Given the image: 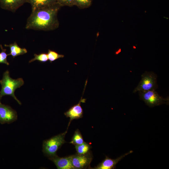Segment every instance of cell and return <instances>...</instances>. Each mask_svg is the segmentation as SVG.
<instances>
[{
    "mask_svg": "<svg viewBox=\"0 0 169 169\" xmlns=\"http://www.w3.org/2000/svg\"><path fill=\"white\" fill-rule=\"evenodd\" d=\"M75 148L77 154H85L89 152L90 149V146L87 143L84 142L80 145H75Z\"/></svg>",
    "mask_w": 169,
    "mask_h": 169,
    "instance_id": "9a60e30c",
    "label": "cell"
},
{
    "mask_svg": "<svg viewBox=\"0 0 169 169\" xmlns=\"http://www.w3.org/2000/svg\"><path fill=\"white\" fill-rule=\"evenodd\" d=\"M61 7L56 3L32 11L27 19L25 28L45 31L57 28L59 24L57 14Z\"/></svg>",
    "mask_w": 169,
    "mask_h": 169,
    "instance_id": "6da1fadb",
    "label": "cell"
},
{
    "mask_svg": "<svg viewBox=\"0 0 169 169\" xmlns=\"http://www.w3.org/2000/svg\"><path fill=\"white\" fill-rule=\"evenodd\" d=\"M2 96L1 95V94H0V104H1V98H2Z\"/></svg>",
    "mask_w": 169,
    "mask_h": 169,
    "instance_id": "7402d4cb",
    "label": "cell"
},
{
    "mask_svg": "<svg viewBox=\"0 0 169 169\" xmlns=\"http://www.w3.org/2000/svg\"><path fill=\"white\" fill-rule=\"evenodd\" d=\"M89 153L71 156L72 164L74 169L85 168L90 166L92 157Z\"/></svg>",
    "mask_w": 169,
    "mask_h": 169,
    "instance_id": "52a82bcc",
    "label": "cell"
},
{
    "mask_svg": "<svg viewBox=\"0 0 169 169\" xmlns=\"http://www.w3.org/2000/svg\"><path fill=\"white\" fill-rule=\"evenodd\" d=\"M133 151H130L126 153L115 159L110 158L106 156L104 160L100 163L97 166L93 168L95 169H112L115 168L116 165L122 159L128 155L132 153Z\"/></svg>",
    "mask_w": 169,
    "mask_h": 169,
    "instance_id": "ba28073f",
    "label": "cell"
},
{
    "mask_svg": "<svg viewBox=\"0 0 169 169\" xmlns=\"http://www.w3.org/2000/svg\"><path fill=\"white\" fill-rule=\"evenodd\" d=\"M84 99H82V97L79 102L71 107L67 111L64 113V114L67 117L70 118V121L68 126L70 122L74 119L81 118L83 116V110L80 105V103Z\"/></svg>",
    "mask_w": 169,
    "mask_h": 169,
    "instance_id": "8fae6325",
    "label": "cell"
},
{
    "mask_svg": "<svg viewBox=\"0 0 169 169\" xmlns=\"http://www.w3.org/2000/svg\"><path fill=\"white\" fill-rule=\"evenodd\" d=\"M4 46L9 48L10 52L8 55H11L13 58L18 55L24 54L27 52L26 49L20 47L16 42L8 45L5 44Z\"/></svg>",
    "mask_w": 169,
    "mask_h": 169,
    "instance_id": "4fadbf2b",
    "label": "cell"
},
{
    "mask_svg": "<svg viewBox=\"0 0 169 169\" xmlns=\"http://www.w3.org/2000/svg\"><path fill=\"white\" fill-rule=\"evenodd\" d=\"M0 47L2 50L0 53V63L8 65H9V63L7 60V57L8 56V54L6 52V49H3L1 44L0 45Z\"/></svg>",
    "mask_w": 169,
    "mask_h": 169,
    "instance_id": "d6986e66",
    "label": "cell"
},
{
    "mask_svg": "<svg viewBox=\"0 0 169 169\" xmlns=\"http://www.w3.org/2000/svg\"><path fill=\"white\" fill-rule=\"evenodd\" d=\"M17 118L16 111L10 106L0 104V123H9L16 120Z\"/></svg>",
    "mask_w": 169,
    "mask_h": 169,
    "instance_id": "8992f818",
    "label": "cell"
},
{
    "mask_svg": "<svg viewBox=\"0 0 169 169\" xmlns=\"http://www.w3.org/2000/svg\"><path fill=\"white\" fill-rule=\"evenodd\" d=\"M34 56V57L29 61V63L32 62L35 60L44 63L48 60L47 54L45 53H42L38 54H35Z\"/></svg>",
    "mask_w": 169,
    "mask_h": 169,
    "instance_id": "e0dca14e",
    "label": "cell"
},
{
    "mask_svg": "<svg viewBox=\"0 0 169 169\" xmlns=\"http://www.w3.org/2000/svg\"><path fill=\"white\" fill-rule=\"evenodd\" d=\"M0 83L1 85L0 93L2 96H11L21 105V103L15 96L14 92L16 90L23 85L24 81L23 79L22 78L13 79L10 76L9 71L7 70L3 73V78L0 80Z\"/></svg>",
    "mask_w": 169,
    "mask_h": 169,
    "instance_id": "7a4b0ae2",
    "label": "cell"
},
{
    "mask_svg": "<svg viewBox=\"0 0 169 169\" xmlns=\"http://www.w3.org/2000/svg\"><path fill=\"white\" fill-rule=\"evenodd\" d=\"M121 51V49H120L118 51H117V52H116V54H119L120 52Z\"/></svg>",
    "mask_w": 169,
    "mask_h": 169,
    "instance_id": "44dd1931",
    "label": "cell"
},
{
    "mask_svg": "<svg viewBox=\"0 0 169 169\" xmlns=\"http://www.w3.org/2000/svg\"><path fill=\"white\" fill-rule=\"evenodd\" d=\"M140 99L149 107H152L161 104H169V98H164L160 96L156 90L139 91Z\"/></svg>",
    "mask_w": 169,
    "mask_h": 169,
    "instance_id": "5b68a950",
    "label": "cell"
},
{
    "mask_svg": "<svg viewBox=\"0 0 169 169\" xmlns=\"http://www.w3.org/2000/svg\"><path fill=\"white\" fill-rule=\"evenodd\" d=\"M28 2L31 5L32 11L57 3L56 0H28Z\"/></svg>",
    "mask_w": 169,
    "mask_h": 169,
    "instance_id": "7c38bea8",
    "label": "cell"
},
{
    "mask_svg": "<svg viewBox=\"0 0 169 169\" xmlns=\"http://www.w3.org/2000/svg\"><path fill=\"white\" fill-rule=\"evenodd\" d=\"M58 169H74L72 161L71 156L64 157H60L57 156L49 158Z\"/></svg>",
    "mask_w": 169,
    "mask_h": 169,
    "instance_id": "30bf717a",
    "label": "cell"
},
{
    "mask_svg": "<svg viewBox=\"0 0 169 169\" xmlns=\"http://www.w3.org/2000/svg\"><path fill=\"white\" fill-rule=\"evenodd\" d=\"M48 60L52 63L56 60L60 58H63L64 55L59 54L55 51L49 49L47 53Z\"/></svg>",
    "mask_w": 169,
    "mask_h": 169,
    "instance_id": "ac0fdd59",
    "label": "cell"
},
{
    "mask_svg": "<svg viewBox=\"0 0 169 169\" xmlns=\"http://www.w3.org/2000/svg\"><path fill=\"white\" fill-rule=\"evenodd\" d=\"M92 0H74V5L81 9L87 8L90 6Z\"/></svg>",
    "mask_w": 169,
    "mask_h": 169,
    "instance_id": "2e32d148",
    "label": "cell"
},
{
    "mask_svg": "<svg viewBox=\"0 0 169 169\" xmlns=\"http://www.w3.org/2000/svg\"><path fill=\"white\" fill-rule=\"evenodd\" d=\"M157 76L152 72L145 71L141 75V79L133 93L139 91L156 90L158 88Z\"/></svg>",
    "mask_w": 169,
    "mask_h": 169,
    "instance_id": "277c9868",
    "label": "cell"
},
{
    "mask_svg": "<svg viewBox=\"0 0 169 169\" xmlns=\"http://www.w3.org/2000/svg\"><path fill=\"white\" fill-rule=\"evenodd\" d=\"M84 142L80 133L78 129L77 130L75 131L71 141L69 143L75 146L82 144Z\"/></svg>",
    "mask_w": 169,
    "mask_h": 169,
    "instance_id": "5bb4252c",
    "label": "cell"
},
{
    "mask_svg": "<svg viewBox=\"0 0 169 169\" xmlns=\"http://www.w3.org/2000/svg\"><path fill=\"white\" fill-rule=\"evenodd\" d=\"M67 131H66L44 141L43 144L44 153L49 158L56 156L58 150L65 142L64 137Z\"/></svg>",
    "mask_w": 169,
    "mask_h": 169,
    "instance_id": "3957f363",
    "label": "cell"
},
{
    "mask_svg": "<svg viewBox=\"0 0 169 169\" xmlns=\"http://www.w3.org/2000/svg\"><path fill=\"white\" fill-rule=\"evenodd\" d=\"M57 3L61 7L67 6L72 7L74 6V0H56Z\"/></svg>",
    "mask_w": 169,
    "mask_h": 169,
    "instance_id": "ffe728a7",
    "label": "cell"
},
{
    "mask_svg": "<svg viewBox=\"0 0 169 169\" xmlns=\"http://www.w3.org/2000/svg\"><path fill=\"white\" fill-rule=\"evenodd\" d=\"M25 3H28V0H0L2 8L13 12Z\"/></svg>",
    "mask_w": 169,
    "mask_h": 169,
    "instance_id": "9c48e42d",
    "label": "cell"
}]
</instances>
